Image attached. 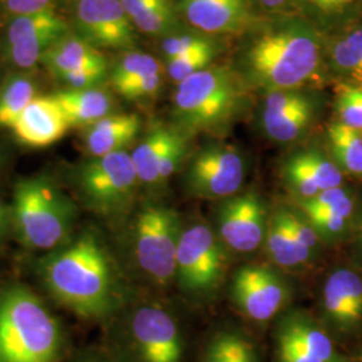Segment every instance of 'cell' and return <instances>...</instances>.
Listing matches in <instances>:
<instances>
[{
	"instance_id": "6da1fadb",
	"label": "cell",
	"mask_w": 362,
	"mask_h": 362,
	"mask_svg": "<svg viewBox=\"0 0 362 362\" xmlns=\"http://www.w3.org/2000/svg\"><path fill=\"white\" fill-rule=\"evenodd\" d=\"M326 37L302 13H270L242 35L230 67L248 91L306 89L330 79Z\"/></svg>"
},
{
	"instance_id": "7a4b0ae2",
	"label": "cell",
	"mask_w": 362,
	"mask_h": 362,
	"mask_svg": "<svg viewBox=\"0 0 362 362\" xmlns=\"http://www.w3.org/2000/svg\"><path fill=\"white\" fill-rule=\"evenodd\" d=\"M40 272L52 297L83 318H100L113 303V272L91 235L46 257Z\"/></svg>"
},
{
	"instance_id": "3957f363",
	"label": "cell",
	"mask_w": 362,
	"mask_h": 362,
	"mask_svg": "<svg viewBox=\"0 0 362 362\" xmlns=\"http://www.w3.org/2000/svg\"><path fill=\"white\" fill-rule=\"evenodd\" d=\"M248 93L230 65L214 66L181 81L173 95V118L182 134L227 129L247 106Z\"/></svg>"
},
{
	"instance_id": "277c9868",
	"label": "cell",
	"mask_w": 362,
	"mask_h": 362,
	"mask_svg": "<svg viewBox=\"0 0 362 362\" xmlns=\"http://www.w3.org/2000/svg\"><path fill=\"white\" fill-rule=\"evenodd\" d=\"M61 329L45 303L25 286L0 294V362H57Z\"/></svg>"
},
{
	"instance_id": "5b68a950",
	"label": "cell",
	"mask_w": 362,
	"mask_h": 362,
	"mask_svg": "<svg viewBox=\"0 0 362 362\" xmlns=\"http://www.w3.org/2000/svg\"><path fill=\"white\" fill-rule=\"evenodd\" d=\"M13 220L23 245L34 250L59 246L74 221V206L52 181L31 177L18 181Z\"/></svg>"
},
{
	"instance_id": "8992f818",
	"label": "cell",
	"mask_w": 362,
	"mask_h": 362,
	"mask_svg": "<svg viewBox=\"0 0 362 362\" xmlns=\"http://www.w3.org/2000/svg\"><path fill=\"white\" fill-rule=\"evenodd\" d=\"M177 214L170 208H144L136 221L134 252L140 267L160 285L176 275V255L181 236Z\"/></svg>"
},
{
	"instance_id": "52a82bcc",
	"label": "cell",
	"mask_w": 362,
	"mask_h": 362,
	"mask_svg": "<svg viewBox=\"0 0 362 362\" xmlns=\"http://www.w3.org/2000/svg\"><path fill=\"white\" fill-rule=\"evenodd\" d=\"M226 245L207 224L196 223L181 233L176 275L182 290L207 294L220 285L227 267Z\"/></svg>"
},
{
	"instance_id": "ba28073f",
	"label": "cell",
	"mask_w": 362,
	"mask_h": 362,
	"mask_svg": "<svg viewBox=\"0 0 362 362\" xmlns=\"http://www.w3.org/2000/svg\"><path fill=\"white\" fill-rule=\"evenodd\" d=\"M139 176L125 151L93 157L79 172V187L93 207L103 212L128 204Z\"/></svg>"
},
{
	"instance_id": "9c48e42d",
	"label": "cell",
	"mask_w": 362,
	"mask_h": 362,
	"mask_svg": "<svg viewBox=\"0 0 362 362\" xmlns=\"http://www.w3.org/2000/svg\"><path fill=\"white\" fill-rule=\"evenodd\" d=\"M245 175V158L238 148L212 144L192 158L187 170V187L202 199H228L240 189Z\"/></svg>"
},
{
	"instance_id": "30bf717a",
	"label": "cell",
	"mask_w": 362,
	"mask_h": 362,
	"mask_svg": "<svg viewBox=\"0 0 362 362\" xmlns=\"http://www.w3.org/2000/svg\"><path fill=\"white\" fill-rule=\"evenodd\" d=\"M318 109L320 100L315 91H272L264 94L260 116L262 129L275 143H293L310 128Z\"/></svg>"
},
{
	"instance_id": "8fae6325",
	"label": "cell",
	"mask_w": 362,
	"mask_h": 362,
	"mask_svg": "<svg viewBox=\"0 0 362 362\" xmlns=\"http://www.w3.org/2000/svg\"><path fill=\"white\" fill-rule=\"evenodd\" d=\"M231 296L246 317L266 322L285 308L288 288L282 276L266 264H246L233 275Z\"/></svg>"
},
{
	"instance_id": "7c38bea8",
	"label": "cell",
	"mask_w": 362,
	"mask_h": 362,
	"mask_svg": "<svg viewBox=\"0 0 362 362\" xmlns=\"http://www.w3.org/2000/svg\"><path fill=\"white\" fill-rule=\"evenodd\" d=\"M267 211L255 192L228 197L219 209L218 227L221 242L238 252H252L264 243Z\"/></svg>"
},
{
	"instance_id": "4fadbf2b",
	"label": "cell",
	"mask_w": 362,
	"mask_h": 362,
	"mask_svg": "<svg viewBox=\"0 0 362 362\" xmlns=\"http://www.w3.org/2000/svg\"><path fill=\"white\" fill-rule=\"evenodd\" d=\"M132 336L143 362H181L182 338L167 311L146 306L134 313Z\"/></svg>"
},
{
	"instance_id": "5bb4252c",
	"label": "cell",
	"mask_w": 362,
	"mask_h": 362,
	"mask_svg": "<svg viewBox=\"0 0 362 362\" xmlns=\"http://www.w3.org/2000/svg\"><path fill=\"white\" fill-rule=\"evenodd\" d=\"M180 13L203 34L243 35L259 18L250 0H181Z\"/></svg>"
},
{
	"instance_id": "9a60e30c",
	"label": "cell",
	"mask_w": 362,
	"mask_h": 362,
	"mask_svg": "<svg viewBox=\"0 0 362 362\" xmlns=\"http://www.w3.org/2000/svg\"><path fill=\"white\" fill-rule=\"evenodd\" d=\"M342 170L315 148L302 149L286 158L282 175L299 200H309L326 189L342 185Z\"/></svg>"
},
{
	"instance_id": "2e32d148",
	"label": "cell",
	"mask_w": 362,
	"mask_h": 362,
	"mask_svg": "<svg viewBox=\"0 0 362 362\" xmlns=\"http://www.w3.org/2000/svg\"><path fill=\"white\" fill-rule=\"evenodd\" d=\"M70 122L57 100L35 97L18 117L11 129L16 139L27 146L46 148L64 139Z\"/></svg>"
},
{
	"instance_id": "e0dca14e",
	"label": "cell",
	"mask_w": 362,
	"mask_h": 362,
	"mask_svg": "<svg viewBox=\"0 0 362 362\" xmlns=\"http://www.w3.org/2000/svg\"><path fill=\"white\" fill-rule=\"evenodd\" d=\"M322 305L327 320L341 330L362 324V276L350 269H338L326 279Z\"/></svg>"
},
{
	"instance_id": "ac0fdd59",
	"label": "cell",
	"mask_w": 362,
	"mask_h": 362,
	"mask_svg": "<svg viewBox=\"0 0 362 362\" xmlns=\"http://www.w3.org/2000/svg\"><path fill=\"white\" fill-rule=\"evenodd\" d=\"M326 69L337 83L362 86V23H350L327 34Z\"/></svg>"
},
{
	"instance_id": "d6986e66",
	"label": "cell",
	"mask_w": 362,
	"mask_h": 362,
	"mask_svg": "<svg viewBox=\"0 0 362 362\" xmlns=\"http://www.w3.org/2000/svg\"><path fill=\"white\" fill-rule=\"evenodd\" d=\"M276 342L290 345L325 362H345L324 329L302 314L286 317L278 327Z\"/></svg>"
},
{
	"instance_id": "ffe728a7",
	"label": "cell",
	"mask_w": 362,
	"mask_h": 362,
	"mask_svg": "<svg viewBox=\"0 0 362 362\" xmlns=\"http://www.w3.org/2000/svg\"><path fill=\"white\" fill-rule=\"evenodd\" d=\"M141 128L137 115H109L88 127L85 144L93 157L109 155L132 143Z\"/></svg>"
},
{
	"instance_id": "44dd1931",
	"label": "cell",
	"mask_w": 362,
	"mask_h": 362,
	"mask_svg": "<svg viewBox=\"0 0 362 362\" xmlns=\"http://www.w3.org/2000/svg\"><path fill=\"white\" fill-rule=\"evenodd\" d=\"M264 248L272 263L285 269L302 267L309 263L313 255L293 233L286 218L285 208L275 211L269 219Z\"/></svg>"
},
{
	"instance_id": "7402d4cb",
	"label": "cell",
	"mask_w": 362,
	"mask_h": 362,
	"mask_svg": "<svg viewBox=\"0 0 362 362\" xmlns=\"http://www.w3.org/2000/svg\"><path fill=\"white\" fill-rule=\"evenodd\" d=\"M40 62L52 76L61 78L67 73L89 66L106 64V58L88 40L81 37H62L43 52Z\"/></svg>"
},
{
	"instance_id": "603a6c76",
	"label": "cell",
	"mask_w": 362,
	"mask_h": 362,
	"mask_svg": "<svg viewBox=\"0 0 362 362\" xmlns=\"http://www.w3.org/2000/svg\"><path fill=\"white\" fill-rule=\"evenodd\" d=\"M52 97L64 110L71 127H90L109 116L113 107L110 94L95 88L67 89L52 94Z\"/></svg>"
},
{
	"instance_id": "cb8c5ba5",
	"label": "cell",
	"mask_w": 362,
	"mask_h": 362,
	"mask_svg": "<svg viewBox=\"0 0 362 362\" xmlns=\"http://www.w3.org/2000/svg\"><path fill=\"white\" fill-rule=\"evenodd\" d=\"M134 27L149 35H172L180 19L169 0H119Z\"/></svg>"
},
{
	"instance_id": "d4e9b609",
	"label": "cell",
	"mask_w": 362,
	"mask_h": 362,
	"mask_svg": "<svg viewBox=\"0 0 362 362\" xmlns=\"http://www.w3.org/2000/svg\"><path fill=\"white\" fill-rule=\"evenodd\" d=\"M177 130L156 128L152 130L132 153V161L139 180L145 184H158V169L164 153L175 139Z\"/></svg>"
},
{
	"instance_id": "484cf974",
	"label": "cell",
	"mask_w": 362,
	"mask_h": 362,
	"mask_svg": "<svg viewBox=\"0 0 362 362\" xmlns=\"http://www.w3.org/2000/svg\"><path fill=\"white\" fill-rule=\"evenodd\" d=\"M327 143L333 161L342 172L362 176V133L334 121L327 127Z\"/></svg>"
},
{
	"instance_id": "4316f807",
	"label": "cell",
	"mask_w": 362,
	"mask_h": 362,
	"mask_svg": "<svg viewBox=\"0 0 362 362\" xmlns=\"http://www.w3.org/2000/svg\"><path fill=\"white\" fill-rule=\"evenodd\" d=\"M103 46L128 49L134 46L136 33L129 15L119 0H101Z\"/></svg>"
},
{
	"instance_id": "83f0119b",
	"label": "cell",
	"mask_w": 362,
	"mask_h": 362,
	"mask_svg": "<svg viewBox=\"0 0 362 362\" xmlns=\"http://www.w3.org/2000/svg\"><path fill=\"white\" fill-rule=\"evenodd\" d=\"M202 362H259V357L246 337L224 330L208 341Z\"/></svg>"
},
{
	"instance_id": "f1b7e54d",
	"label": "cell",
	"mask_w": 362,
	"mask_h": 362,
	"mask_svg": "<svg viewBox=\"0 0 362 362\" xmlns=\"http://www.w3.org/2000/svg\"><path fill=\"white\" fill-rule=\"evenodd\" d=\"M354 211V202L350 194L329 207L303 214L315 228L321 239L334 240L345 233Z\"/></svg>"
},
{
	"instance_id": "f546056e",
	"label": "cell",
	"mask_w": 362,
	"mask_h": 362,
	"mask_svg": "<svg viewBox=\"0 0 362 362\" xmlns=\"http://www.w3.org/2000/svg\"><path fill=\"white\" fill-rule=\"evenodd\" d=\"M35 85L22 76L7 81L0 93V127L13 128L30 103L35 98Z\"/></svg>"
},
{
	"instance_id": "4dcf8cb0",
	"label": "cell",
	"mask_w": 362,
	"mask_h": 362,
	"mask_svg": "<svg viewBox=\"0 0 362 362\" xmlns=\"http://www.w3.org/2000/svg\"><path fill=\"white\" fill-rule=\"evenodd\" d=\"M67 31H69L67 23L52 10L23 15V16H16L7 28V43L10 46L21 40L35 37L39 34H45V33H59L66 35Z\"/></svg>"
},
{
	"instance_id": "1f68e13d",
	"label": "cell",
	"mask_w": 362,
	"mask_h": 362,
	"mask_svg": "<svg viewBox=\"0 0 362 362\" xmlns=\"http://www.w3.org/2000/svg\"><path fill=\"white\" fill-rule=\"evenodd\" d=\"M221 52H223V45L219 40L212 46L196 50L180 58L169 59L167 61L169 78L173 82L180 83L181 81L191 77L194 73H199L212 65L215 58H218Z\"/></svg>"
},
{
	"instance_id": "d6a6232c",
	"label": "cell",
	"mask_w": 362,
	"mask_h": 362,
	"mask_svg": "<svg viewBox=\"0 0 362 362\" xmlns=\"http://www.w3.org/2000/svg\"><path fill=\"white\" fill-rule=\"evenodd\" d=\"M161 73L160 62L155 57L144 52H129L121 58L112 71V83L115 89L139 78Z\"/></svg>"
},
{
	"instance_id": "836d02e7",
	"label": "cell",
	"mask_w": 362,
	"mask_h": 362,
	"mask_svg": "<svg viewBox=\"0 0 362 362\" xmlns=\"http://www.w3.org/2000/svg\"><path fill=\"white\" fill-rule=\"evenodd\" d=\"M337 121L362 133V86L337 83Z\"/></svg>"
},
{
	"instance_id": "e575fe53",
	"label": "cell",
	"mask_w": 362,
	"mask_h": 362,
	"mask_svg": "<svg viewBox=\"0 0 362 362\" xmlns=\"http://www.w3.org/2000/svg\"><path fill=\"white\" fill-rule=\"evenodd\" d=\"M77 26L79 37L93 46H103L101 0H79L77 6Z\"/></svg>"
},
{
	"instance_id": "d590c367",
	"label": "cell",
	"mask_w": 362,
	"mask_h": 362,
	"mask_svg": "<svg viewBox=\"0 0 362 362\" xmlns=\"http://www.w3.org/2000/svg\"><path fill=\"white\" fill-rule=\"evenodd\" d=\"M219 40V37L207 35L200 31L176 33L163 40L161 49H163L167 61H169V59L180 58L187 54H191V52L204 49L208 46H212L215 43H218Z\"/></svg>"
},
{
	"instance_id": "8d00e7d4",
	"label": "cell",
	"mask_w": 362,
	"mask_h": 362,
	"mask_svg": "<svg viewBox=\"0 0 362 362\" xmlns=\"http://www.w3.org/2000/svg\"><path fill=\"white\" fill-rule=\"evenodd\" d=\"M187 152V140L185 136L177 130L175 139L169 144L164 157L161 160L160 169H158V179L160 182L168 180L169 177L179 169L181 161Z\"/></svg>"
},
{
	"instance_id": "74e56055",
	"label": "cell",
	"mask_w": 362,
	"mask_h": 362,
	"mask_svg": "<svg viewBox=\"0 0 362 362\" xmlns=\"http://www.w3.org/2000/svg\"><path fill=\"white\" fill-rule=\"evenodd\" d=\"M285 211L287 221H288L293 233H296L298 240L309 251L314 252L318 248L321 238L315 231V228L313 227V224L302 212H296V211L286 209V208Z\"/></svg>"
},
{
	"instance_id": "f35d334b",
	"label": "cell",
	"mask_w": 362,
	"mask_h": 362,
	"mask_svg": "<svg viewBox=\"0 0 362 362\" xmlns=\"http://www.w3.org/2000/svg\"><path fill=\"white\" fill-rule=\"evenodd\" d=\"M107 74V62L101 65L83 67L76 71L67 73L59 78L66 82L71 89H91L104 81Z\"/></svg>"
},
{
	"instance_id": "ab89813d",
	"label": "cell",
	"mask_w": 362,
	"mask_h": 362,
	"mask_svg": "<svg viewBox=\"0 0 362 362\" xmlns=\"http://www.w3.org/2000/svg\"><path fill=\"white\" fill-rule=\"evenodd\" d=\"M161 86V73L134 79L116 88V90L127 100L136 101L151 97L157 93Z\"/></svg>"
},
{
	"instance_id": "60d3db41",
	"label": "cell",
	"mask_w": 362,
	"mask_h": 362,
	"mask_svg": "<svg viewBox=\"0 0 362 362\" xmlns=\"http://www.w3.org/2000/svg\"><path fill=\"white\" fill-rule=\"evenodd\" d=\"M54 0H3L6 8L16 16L50 11Z\"/></svg>"
},
{
	"instance_id": "b9f144b4",
	"label": "cell",
	"mask_w": 362,
	"mask_h": 362,
	"mask_svg": "<svg viewBox=\"0 0 362 362\" xmlns=\"http://www.w3.org/2000/svg\"><path fill=\"white\" fill-rule=\"evenodd\" d=\"M276 361L278 362H325L309 354H305L299 350L294 349L290 345L276 342Z\"/></svg>"
},
{
	"instance_id": "7bdbcfd3",
	"label": "cell",
	"mask_w": 362,
	"mask_h": 362,
	"mask_svg": "<svg viewBox=\"0 0 362 362\" xmlns=\"http://www.w3.org/2000/svg\"><path fill=\"white\" fill-rule=\"evenodd\" d=\"M251 4H255L264 11L270 13H284L286 8L293 4H298V0H250Z\"/></svg>"
},
{
	"instance_id": "ee69618b",
	"label": "cell",
	"mask_w": 362,
	"mask_h": 362,
	"mask_svg": "<svg viewBox=\"0 0 362 362\" xmlns=\"http://www.w3.org/2000/svg\"><path fill=\"white\" fill-rule=\"evenodd\" d=\"M318 3V0H298V7L302 10V15H308L311 8Z\"/></svg>"
},
{
	"instance_id": "f6af8a7d",
	"label": "cell",
	"mask_w": 362,
	"mask_h": 362,
	"mask_svg": "<svg viewBox=\"0 0 362 362\" xmlns=\"http://www.w3.org/2000/svg\"><path fill=\"white\" fill-rule=\"evenodd\" d=\"M4 228H6V209L0 200V242L4 236Z\"/></svg>"
},
{
	"instance_id": "bcb514c9",
	"label": "cell",
	"mask_w": 362,
	"mask_h": 362,
	"mask_svg": "<svg viewBox=\"0 0 362 362\" xmlns=\"http://www.w3.org/2000/svg\"><path fill=\"white\" fill-rule=\"evenodd\" d=\"M356 22L362 23V0L358 1L357 7H356V13H354V18H353V22H351V23H356Z\"/></svg>"
},
{
	"instance_id": "7dc6e473",
	"label": "cell",
	"mask_w": 362,
	"mask_h": 362,
	"mask_svg": "<svg viewBox=\"0 0 362 362\" xmlns=\"http://www.w3.org/2000/svg\"><path fill=\"white\" fill-rule=\"evenodd\" d=\"M360 240L362 242V221L361 224H360Z\"/></svg>"
}]
</instances>
